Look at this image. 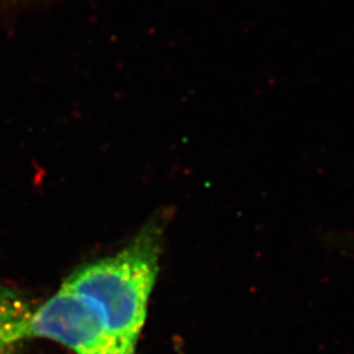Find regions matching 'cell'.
<instances>
[{"mask_svg": "<svg viewBox=\"0 0 354 354\" xmlns=\"http://www.w3.org/2000/svg\"><path fill=\"white\" fill-rule=\"evenodd\" d=\"M337 244H340L342 250H348L349 252L354 254V234H346V235H337L335 239Z\"/></svg>", "mask_w": 354, "mask_h": 354, "instance_id": "cell-3", "label": "cell"}, {"mask_svg": "<svg viewBox=\"0 0 354 354\" xmlns=\"http://www.w3.org/2000/svg\"><path fill=\"white\" fill-rule=\"evenodd\" d=\"M33 307L24 297L0 281V354H13L28 340V323Z\"/></svg>", "mask_w": 354, "mask_h": 354, "instance_id": "cell-2", "label": "cell"}, {"mask_svg": "<svg viewBox=\"0 0 354 354\" xmlns=\"http://www.w3.org/2000/svg\"><path fill=\"white\" fill-rule=\"evenodd\" d=\"M165 227L163 218H153L117 252L76 268L33 308L28 337L61 344L74 354L137 353Z\"/></svg>", "mask_w": 354, "mask_h": 354, "instance_id": "cell-1", "label": "cell"}]
</instances>
